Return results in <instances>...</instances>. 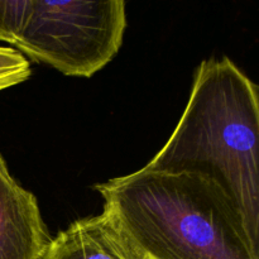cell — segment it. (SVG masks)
I'll return each instance as SVG.
<instances>
[{
  "instance_id": "5",
  "label": "cell",
  "mask_w": 259,
  "mask_h": 259,
  "mask_svg": "<svg viewBox=\"0 0 259 259\" xmlns=\"http://www.w3.org/2000/svg\"><path fill=\"white\" fill-rule=\"evenodd\" d=\"M43 259H146L111 212L73 222L52 239Z\"/></svg>"
},
{
  "instance_id": "2",
  "label": "cell",
  "mask_w": 259,
  "mask_h": 259,
  "mask_svg": "<svg viewBox=\"0 0 259 259\" xmlns=\"http://www.w3.org/2000/svg\"><path fill=\"white\" fill-rule=\"evenodd\" d=\"M95 190L146 259H259L239 210L207 177L143 167Z\"/></svg>"
},
{
  "instance_id": "1",
  "label": "cell",
  "mask_w": 259,
  "mask_h": 259,
  "mask_svg": "<svg viewBox=\"0 0 259 259\" xmlns=\"http://www.w3.org/2000/svg\"><path fill=\"white\" fill-rule=\"evenodd\" d=\"M258 163L257 85L228 57L202 61L179 124L144 168L197 174L214 181L259 243Z\"/></svg>"
},
{
  "instance_id": "3",
  "label": "cell",
  "mask_w": 259,
  "mask_h": 259,
  "mask_svg": "<svg viewBox=\"0 0 259 259\" xmlns=\"http://www.w3.org/2000/svg\"><path fill=\"white\" fill-rule=\"evenodd\" d=\"M125 2H0V40L67 76L90 77L120 50Z\"/></svg>"
},
{
  "instance_id": "4",
  "label": "cell",
  "mask_w": 259,
  "mask_h": 259,
  "mask_svg": "<svg viewBox=\"0 0 259 259\" xmlns=\"http://www.w3.org/2000/svg\"><path fill=\"white\" fill-rule=\"evenodd\" d=\"M51 242L37 199L13 179L0 154V259H43Z\"/></svg>"
},
{
  "instance_id": "6",
  "label": "cell",
  "mask_w": 259,
  "mask_h": 259,
  "mask_svg": "<svg viewBox=\"0 0 259 259\" xmlns=\"http://www.w3.org/2000/svg\"><path fill=\"white\" fill-rule=\"evenodd\" d=\"M29 76V61L19 51L0 47V91L24 82Z\"/></svg>"
}]
</instances>
